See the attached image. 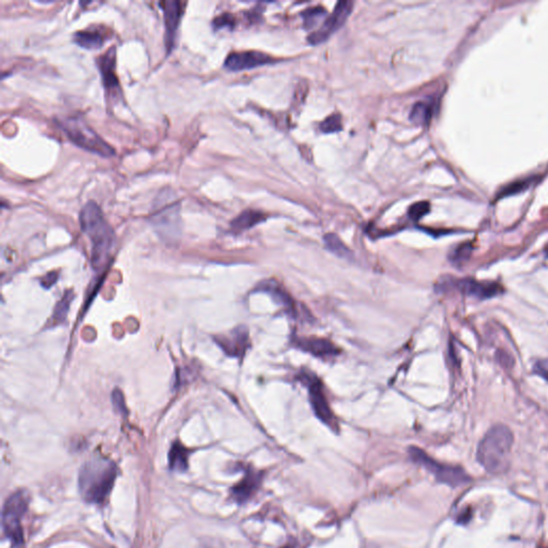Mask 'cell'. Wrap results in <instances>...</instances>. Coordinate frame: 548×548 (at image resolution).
<instances>
[{
  "label": "cell",
  "mask_w": 548,
  "mask_h": 548,
  "mask_svg": "<svg viewBox=\"0 0 548 548\" xmlns=\"http://www.w3.org/2000/svg\"><path fill=\"white\" fill-rule=\"evenodd\" d=\"M158 6L163 11L164 26H165L164 42H165L167 54H170L173 52L174 46H175L178 29H179L182 17L185 15L187 3H182L178 0H170V1H161Z\"/></svg>",
  "instance_id": "9"
},
{
  "label": "cell",
  "mask_w": 548,
  "mask_h": 548,
  "mask_svg": "<svg viewBox=\"0 0 548 548\" xmlns=\"http://www.w3.org/2000/svg\"><path fill=\"white\" fill-rule=\"evenodd\" d=\"M80 224L91 242V265L100 271L109 264L116 246V235L95 201H89L80 213Z\"/></svg>",
  "instance_id": "1"
},
{
  "label": "cell",
  "mask_w": 548,
  "mask_h": 548,
  "mask_svg": "<svg viewBox=\"0 0 548 548\" xmlns=\"http://www.w3.org/2000/svg\"><path fill=\"white\" fill-rule=\"evenodd\" d=\"M309 387V397L312 405L313 411L315 416L322 421V423L338 432V424L334 416V411L331 410L330 405L327 401L326 395L322 390V385L320 381L313 376V377H305Z\"/></svg>",
  "instance_id": "8"
},
{
  "label": "cell",
  "mask_w": 548,
  "mask_h": 548,
  "mask_svg": "<svg viewBox=\"0 0 548 548\" xmlns=\"http://www.w3.org/2000/svg\"><path fill=\"white\" fill-rule=\"evenodd\" d=\"M58 275H60V273L57 271L50 272V273L46 274L44 277L41 279V286L46 289H51L58 280Z\"/></svg>",
  "instance_id": "31"
},
{
  "label": "cell",
  "mask_w": 548,
  "mask_h": 548,
  "mask_svg": "<svg viewBox=\"0 0 548 548\" xmlns=\"http://www.w3.org/2000/svg\"><path fill=\"white\" fill-rule=\"evenodd\" d=\"M295 347L303 350L310 355L317 358L336 357L338 355V348L334 345V342L327 338H293Z\"/></svg>",
  "instance_id": "15"
},
{
  "label": "cell",
  "mask_w": 548,
  "mask_h": 548,
  "mask_svg": "<svg viewBox=\"0 0 548 548\" xmlns=\"http://www.w3.org/2000/svg\"><path fill=\"white\" fill-rule=\"evenodd\" d=\"M205 548H222V547H218V546L209 545V544H207V545H205Z\"/></svg>",
  "instance_id": "33"
},
{
  "label": "cell",
  "mask_w": 548,
  "mask_h": 548,
  "mask_svg": "<svg viewBox=\"0 0 548 548\" xmlns=\"http://www.w3.org/2000/svg\"><path fill=\"white\" fill-rule=\"evenodd\" d=\"M283 548H295V547H293V546L289 545V546H285V547Z\"/></svg>",
  "instance_id": "35"
},
{
  "label": "cell",
  "mask_w": 548,
  "mask_h": 548,
  "mask_svg": "<svg viewBox=\"0 0 548 548\" xmlns=\"http://www.w3.org/2000/svg\"><path fill=\"white\" fill-rule=\"evenodd\" d=\"M29 497L28 493L24 489L17 491L11 495L5 502L3 509V530L8 541L11 544V548H24L25 538L21 520L28 510Z\"/></svg>",
  "instance_id": "5"
},
{
  "label": "cell",
  "mask_w": 548,
  "mask_h": 548,
  "mask_svg": "<svg viewBox=\"0 0 548 548\" xmlns=\"http://www.w3.org/2000/svg\"><path fill=\"white\" fill-rule=\"evenodd\" d=\"M274 62L275 60L265 53L248 51V52L230 53L225 60L224 66L230 71L238 72L265 66Z\"/></svg>",
  "instance_id": "12"
},
{
  "label": "cell",
  "mask_w": 548,
  "mask_h": 548,
  "mask_svg": "<svg viewBox=\"0 0 548 548\" xmlns=\"http://www.w3.org/2000/svg\"><path fill=\"white\" fill-rule=\"evenodd\" d=\"M471 250H473V248H471V244H461L452 252L451 255H450V260L455 265H461L466 260H468L469 256L471 255Z\"/></svg>",
  "instance_id": "26"
},
{
  "label": "cell",
  "mask_w": 548,
  "mask_h": 548,
  "mask_svg": "<svg viewBox=\"0 0 548 548\" xmlns=\"http://www.w3.org/2000/svg\"><path fill=\"white\" fill-rule=\"evenodd\" d=\"M56 122L66 133L68 140L82 149L105 158L115 156L113 147L109 146L104 140H102L101 136L98 135L93 128H90L88 123L81 117H60L57 119Z\"/></svg>",
  "instance_id": "4"
},
{
  "label": "cell",
  "mask_w": 548,
  "mask_h": 548,
  "mask_svg": "<svg viewBox=\"0 0 548 548\" xmlns=\"http://www.w3.org/2000/svg\"><path fill=\"white\" fill-rule=\"evenodd\" d=\"M430 206L428 201H419L411 206L408 210L409 218L411 220L419 221L423 218L424 215L430 212Z\"/></svg>",
  "instance_id": "27"
},
{
  "label": "cell",
  "mask_w": 548,
  "mask_h": 548,
  "mask_svg": "<svg viewBox=\"0 0 548 548\" xmlns=\"http://www.w3.org/2000/svg\"><path fill=\"white\" fill-rule=\"evenodd\" d=\"M534 372L548 381V360L538 362L534 367Z\"/></svg>",
  "instance_id": "32"
},
{
  "label": "cell",
  "mask_w": 548,
  "mask_h": 548,
  "mask_svg": "<svg viewBox=\"0 0 548 548\" xmlns=\"http://www.w3.org/2000/svg\"><path fill=\"white\" fill-rule=\"evenodd\" d=\"M235 24H236V19H235L234 15H230V13H223V15L215 17L212 21V26L215 30L223 28H232Z\"/></svg>",
  "instance_id": "28"
},
{
  "label": "cell",
  "mask_w": 548,
  "mask_h": 548,
  "mask_svg": "<svg viewBox=\"0 0 548 548\" xmlns=\"http://www.w3.org/2000/svg\"><path fill=\"white\" fill-rule=\"evenodd\" d=\"M342 117L338 113H334L325 119L320 125V130L324 133H336L342 130Z\"/></svg>",
  "instance_id": "25"
},
{
  "label": "cell",
  "mask_w": 548,
  "mask_h": 548,
  "mask_svg": "<svg viewBox=\"0 0 548 548\" xmlns=\"http://www.w3.org/2000/svg\"><path fill=\"white\" fill-rule=\"evenodd\" d=\"M408 452L410 459L414 463L426 468V471L432 473L438 482L442 483V484L451 487H459L469 484L473 481L471 475H468L463 468L439 463V462L432 459L420 448L410 447Z\"/></svg>",
  "instance_id": "6"
},
{
  "label": "cell",
  "mask_w": 548,
  "mask_h": 548,
  "mask_svg": "<svg viewBox=\"0 0 548 548\" xmlns=\"http://www.w3.org/2000/svg\"><path fill=\"white\" fill-rule=\"evenodd\" d=\"M189 450L179 441L174 442L168 452V466L172 471L185 473L189 469Z\"/></svg>",
  "instance_id": "19"
},
{
  "label": "cell",
  "mask_w": 548,
  "mask_h": 548,
  "mask_svg": "<svg viewBox=\"0 0 548 548\" xmlns=\"http://www.w3.org/2000/svg\"><path fill=\"white\" fill-rule=\"evenodd\" d=\"M118 467L104 456L88 459L78 473V491L87 504H104L118 477Z\"/></svg>",
  "instance_id": "2"
},
{
  "label": "cell",
  "mask_w": 548,
  "mask_h": 548,
  "mask_svg": "<svg viewBox=\"0 0 548 548\" xmlns=\"http://www.w3.org/2000/svg\"><path fill=\"white\" fill-rule=\"evenodd\" d=\"M326 248L338 257L349 258L351 252L336 234H327L324 238Z\"/></svg>",
  "instance_id": "22"
},
{
  "label": "cell",
  "mask_w": 548,
  "mask_h": 548,
  "mask_svg": "<svg viewBox=\"0 0 548 548\" xmlns=\"http://www.w3.org/2000/svg\"><path fill=\"white\" fill-rule=\"evenodd\" d=\"M262 479H264L262 471H255L252 467L246 468V475L242 477L240 482L237 483L230 489L232 498L238 504H246L257 493L260 485H262Z\"/></svg>",
  "instance_id": "13"
},
{
  "label": "cell",
  "mask_w": 548,
  "mask_h": 548,
  "mask_svg": "<svg viewBox=\"0 0 548 548\" xmlns=\"http://www.w3.org/2000/svg\"><path fill=\"white\" fill-rule=\"evenodd\" d=\"M260 291H266L270 293L273 297L274 300L277 301L279 304L283 305L284 309L287 311L289 314L291 316H297V310H295V302L291 299V295L284 291L279 284L273 281L262 282L259 286Z\"/></svg>",
  "instance_id": "18"
},
{
  "label": "cell",
  "mask_w": 548,
  "mask_h": 548,
  "mask_svg": "<svg viewBox=\"0 0 548 548\" xmlns=\"http://www.w3.org/2000/svg\"><path fill=\"white\" fill-rule=\"evenodd\" d=\"M539 548H548V547H539Z\"/></svg>",
  "instance_id": "36"
},
{
  "label": "cell",
  "mask_w": 548,
  "mask_h": 548,
  "mask_svg": "<svg viewBox=\"0 0 548 548\" xmlns=\"http://www.w3.org/2000/svg\"><path fill=\"white\" fill-rule=\"evenodd\" d=\"M214 340L230 357H242L248 347V331L244 328L235 329L228 336H217Z\"/></svg>",
  "instance_id": "16"
},
{
  "label": "cell",
  "mask_w": 548,
  "mask_h": 548,
  "mask_svg": "<svg viewBox=\"0 0 548 548\" xmlns=\"http://www.w3.org/2000/svg\"><path fill=\"white\" fill-rule=\"evenodd\" d=\"M154 206L152 221L162 232L179 230L180 206L175 197H173V192L162 191Z\"/></svg>",
  "instance_id": "7"
},
{
  "label": "cell",
  "mask_w": 548,
  "mask_h": 548,
  "mask_svg": "<svg viewBox=\"0 0 548 548\" xmlns=\"http://www.w3.org/2000/svg\"><path fill=\"white\" fill-rule=\"evenodd\" d=\"M107 39H109V35L97 27L76 31L73 35L74 43L78 46H81L84 50L88 51L100 50L104 45Z\"/></svg>",
  "instance_id": "17"
},
{
  "label": "cell",
  "mask_w": 548,
  "mask_h": 548,
  "mask_svg": "<svg viewBox=\"0 0 548 548\" xmlns=\"http://www.w3.org/2000/svg\"><path fill=\"white\" fill-rule=\"evenodd\" d=\"M453 287L464 295H471L480 300L493 298L504 293L500 284L494 282H477L473 279L459 280L454 282Z\"/></svg>",
  "instance_id": "14"
},
{
  "label": "cell",
  "mask_w": 548,
  "mask_h": 548,
  "mask_svg": "<svg viewBox=\"0 0 548 548\" xmlns=\"http://www.w3.org/2000/svg\"><path fill=\"white\" fill-rule=\"evenodd\" d=\"M545 254H546V256H547V257H548V244H547V246H546V248H545Z\"/></svg>",
  "instance_id": "34"
},
{
  "label": "cell",
  "mask_w": 548,
  "mask_h": 548,
  "mask_svg": "<svg viewBox=\"0 0 548 548\" xmlns=\"http://www.w3.org/2000/svg\"><path fill=\"white\" fill-rule=\"evenodd\" d=\"M432 109L426 102H418L414 105L410 113V120L417 125H426L432 117Z\"/></svg>",
  "instance_id": "23"
},
{
  "label": "cell",
  "mask_w": 548,
  "mask_h": 548,
  "mask_svg": "<svg viewBox=\"0 0 548 548\" xmlns=\"http://www.w3.org/2000/svg\"><path fill=\"white\" fill-rule=\"evenodd\" d=\"M352 6L354 3L351 1H340L334 8V12L331 13L330 17H327L320 28L311 33L307 38L309 42L311 44L325 42L332 33H336L347 21L348 17L351 13Z\"/></svg>",
  "instance_id": "10"
},
{
  "label": "cell",
  "mask_w": 548,
  "mask_h": 548,
  "mask_svg": "<svg viewBox=\"0 0 548 548\" xmlns=\"http://www.w3.org/2000/svg\"><path fill=\"white\" fill-rule=\"evenodd\" d=\"M266 217L264 213L256 210H246L237 217L232 222V228L235 232H244L250 230L255 225L259 224L265 220Z\"/></svg>",
  "instance_id": "20"
},
{
  "label": "cell",
  "mask_w": 548,
  "mask_h": 548,
  "mask_svg": "<svg viewBox=\"0 0 548 548\" xmlns=\"http://www.w3.org/2000/svg\"><path fill=\"white\" fill-rule=\"evenodd\" d=\"M111 403H113V408L122 416H127L129 414L128 409L125 406V396L122 392L119 389H115L111 394Z\"/></svg>",
  "instance_id": "29"
},
{
  "label": "cell",
  "mask_w": 548,
  "mask_h": 548,
  "mask_svg": "<svg viewBox=\"0 0 548 548\" xmlns=\"http://www.w3.org/2000/svg\"><path fill=\"white\" fill-rule=\"evenodd\" d=\"M514 436L504 424L493 426L485 434L477 447V459L480 465L491 475H502L511 465Z\"/></svg>",
  "instance_id": "3"
},
{
  "label": "cell",
  "mask_w": 548,
  "mask_h": 548,
  "mask_svg": "<svg viewBox=\"0 0 548 548\" xmlns=\"http://www.w3.org/2000/svg\"><path fill=\"white\" fill-rule=\"evenodd\" d=\"M97 66L107 97H111V101L113 102L120 95V84L116 73V48H111L98 57Z\"/></svg>",
  "instance_id": "11"
},
{
  "label": "cell",
  "mask_w": 548,
  "mask_h": 548,
  "mask_svg": "<svg viewBox=\"0 0 548 548\" xmlns=\"http://www.w3.org/2000/svg\"><path fill=\"white\" fill-rule=\"evenodd\" d=\"M528 182L529 181H526V180H524V181L512 183V185H510L509 187L504 188V189L502 190L500 197H506V195H511V194H516L518 192L526 189V188L528 187Z\"/></svg>",
  "instance_id": "30"
},
{
  "label": "cell",
  "mask_w": 548,
  "mask_h": 548,
  "mask_svg": "<svg viewBox=\"0 0 548 548\" xmlns=\"http://www.w3.org/2000/svg\"><path fill=\"white\" fill-rule=\"evenodd\" d=\"M74 297H75V295H74L73 291L70 289V291H66V293H64L60 302L57 303L54 309V314H53L52 317V324L54 325V326L62 324V322L66 320L68 310H70V307H71L72 301L74 300Z\"/></svg>",
  "instance_id": "21"
},
{
  "label": "cell",
  "mask_w": 548,
  "mask_h": 548,
  "mask_svg": "<svg viewBox=\"0 0 548 548\" xmlns=\"http://www.w3.org/2000/svg\"><path fill=\"white\" fill-rule=\"evenodd\" d=\"M327 11L324 8H310L303 13V19H304V26L307 29H312L316 27L317 25L324 24V21L327 19Z\"/></svg>",
  "instance_id": "24"
}]
</instances>
